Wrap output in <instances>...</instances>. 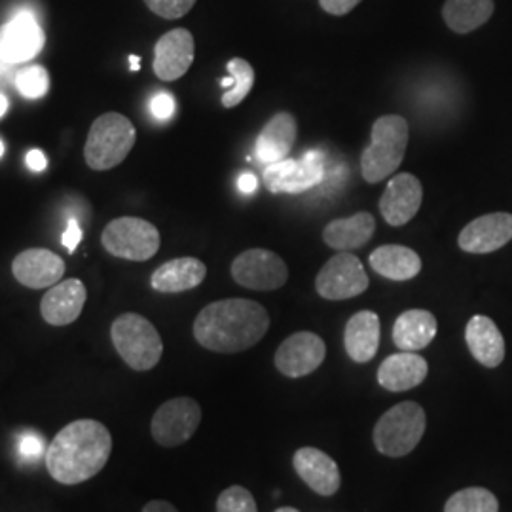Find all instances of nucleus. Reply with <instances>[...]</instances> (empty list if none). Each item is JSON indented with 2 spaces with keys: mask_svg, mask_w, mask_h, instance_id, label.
I'll return each instance as SVG.
<instances>
[{
  "mask_svg": "<svg viewBox=\"0 0 512 512\" xmlns=\"http://www.w3.org/2000/svg\"><path fill=\"white\" fill-rule=\"evenodd\" d=\"M217 512H258L253 494L241 486H230L217 499Z\"/></svg>",
  "mask_w": 512,
  "mask_h": 512,
  "instance_id": "2f4dec72",
  "label": "nucleus"
},
{
  "mask_svg": "<svg viewBox=\"0 0 512 512\" xmlns=\"http://www.w3.org/2000/svg\"><path fill=\"white\" fill-rule=\"evenodd\" d=\"M27 165H29V169L31 171H35V173H40V171H44L46 167H48V158H46V154L42 152V150H31L29 154H27Z\"/></svg>",
  "mask_w": 512,
  "mask_h": 512,
  "instance_id": "4c0bfd02",
  "label": "nucleus"
},
{
  "mask_svg": "<svg viewBox=\"0 0 512 512\" xmlns=\"http://www.w3.org/2000/svg\"><path fill=\"white\" fill-rule=\"evenodd\" d=\"M129 63H131V71H139V69H141V57L131 55V57H129Z\"/></svg>",
  "mask_w": 512,
  "mask_h": 512,
  "instance_id": "79ce46f5",
  "label": "nucleus"
},
{
  "mask_svg": "<svg viewBox=\"0 0 512 512\" xmlns=\"http://www.w3.org/2000/svg\"><path fill=\"white\" fill-rule=\"evenodd\" d=\"M258 186V179L253 173H241L238 179L239 192L243 194H253Z\"/></svg>",
  "mask_w": 512,
  "mask_h": 512,
  "instance_id": "58836bf2",
  "label": "nucleus"
},
{
  "mask_svg": "<svg viewBox=\"0 0 512 512\" xmlns=\"http://www.w3.org/2000/svg\"><path fill=\"white\" fill-rule=\"evenodd\" d=\"M423 202V186L420 179L410 173L395 175L380 200V211L391 226H404L414 219Z\"/></svg>",
  "mask_w": 512,
  "mask_h": 512,
  "instance_id": "dca6fc26",
  "label": "nucleus"
},
{
  "mask_svg": "<svg viewBox=\"0 0 512 512\" xmlns=\"http://www.w3.org/2000/svg\"><path fill=\"white\" fill-rule=\"evenodd\" d=\"M110 338L124 363L137 372L152 370L164 355L160 332L139 313L116 317L110 327Z\"/></svg>",
  "mask_w": 512,
  "mask_h": 512,
  "instance_id": "20e7f679",
  "label": "nucleus"
},
{
  "mask_svg": "<svg viewBox=\"0 0 512 512\" xmlns=\"http://www.w3.org/2000/svg\"><path fill=\"white\" fill-rule=\"evenodd\" d=\"M427 374H429V365L423 357L416 355L414 351H403V353L389 355L380 365L378 382L387 391L403 393L423 384Z\"/></svg>",
  "mask_w": 512,
  "mask_h": 512,
  "instance_id": "aec40b11",
  "label": "nucleus"
},
{
  "mask_svg": "<svg viewBox=\"0 0 512 512\" xmlns=\"http://www.w3.org/2000/svg\"><path fill=\"white\" fill-rule=\"evenodd\" d=\"M205 275H207V266L202 260L183 256L162 264L150 277V285L158 293H184L200 287Z\"/></svg>",
  "mask_w": 512,
  "mask_h": 512,
  "instance_id": "4be33fe9",
  "label": "nucleus"
},
{
  "mask_svg": "<svg viewBox=\"0 0 512 512\" xmlns=\"http://www.w3.org/2000/svg\"><path fill=\"white\" fill-rule=\"evenodd\" d=\"M2 154H4V143L0 141V158H2Z\"/></svg>",
  "mask_w": 512,
  "mask_h": 512,
  "instance_id": "c03bdc74",
  "label": "nucleus"
},
{
  "mask_svg": "<svg viewBox=\"0 0 512 512\" xmlns=\"http://www.w3.org/2000/svg\"><path fill=\"white\" fill-rule=\"evenodd\" d=\"M143 512H179L169 501H162V499H154V501H148L145 505Z\"/></svg>",
  "mask_w": 512,
  "mask_h": 512,
  "instance_id": "ea45409f",
  "label": "nucleus"
},
{
  "mask_svg": "<svg viewBox=\"0 0 512 512\" xmlns=\"http://www.w3.org/2000/svg\"><path fill=\"white\" fill-rule=\"evenodd\" d=\"M361 0H319L321 8L330 16H346Z\"/></svg>",
  "mask_w": 512,
  "mask_h": 512,
  "instance_id": "e433bc0d",
  "label": "nucleus"
},
{
  "mask_svg": "<svg viewBox=\"0 0 512 512\" xmlns=\"http://www.w3.org/2000/svg\"><path fill=\"white\" fill-rule=\"evenodd\" d=\"M275 512H300L293 509V507H281V509H277Z\"/></svg>",
  "mask_w": 512,
  "mask_h": 512,
  "instance_id": "37998d69",
  "label": "nucleus"
},
{
  "mask_svg": "<svg viewBox=\"0 0 512 512\" xmlns=\"http://www.w3.org/2000/svg\"><path fill=\"white\" fill-rule=\"evenodd\" d=\"M12 274L23 287L48 289L65 275V262L48 249H27L14 258Z\"/></svg>",
  "mask_w": 512,
  "mask_h": 512,
  "instance_id": "a211bd4d",
  "label": "nucleus"
},
{
  "mask_svg": "<svg viewBox=\"0 0 512 512\" xmlns=\"http://www.w3.org/2000/svg\"><path fill=\"white\" fill-rule=\"evenodd\" d=\"M196 44L190 31L173 29L154 46V73L162 82H175L194 63Z\"/></svg>",
  "mask_w": 512,
  "mask_h": 512,
  "instance_id": "4468645a",
  "label": "nucleus"
},
{
  "mask_svg": "<svg viewBox=\"0 0 512 512\" xmlns=\"http://www.w3.org/2000/svg\"><path fill=\"white\" fill-rule=\"evenodd\" d=\"M234 281L251 291H275L289 281L285 260L268 249H249L232 262Z\"/></svg>",
  "mask_w": 512,
  "mask_h": 512,
  "instance_id": "9d476101",
  "label": "nucleus"
},
{
  "mask_svg": "<svg viewBox=\"0 0 512 512\" xmlns=\"http://www.w3.org/2000/svg\"><path fill=\"white\" fill-rule=\"evenodd\" d=\"M226 69L232 78V88L226 90V93L222 95V105L226 109H234V107H238L239 103H243L245 97L253 90L255 69L249 61H245L241 57L230 59Z\"/></svg>",
  "mask_w": 512,
  "mask_h": 512,
  "instance_id": "c85d7f7f",
  "label": "nucleus"
},
{
  "mask_svg": "<svg viewBox=\"0 0 512 512\" xmlns=\"http://www.w3.org/2000/svg\"><path fill=\"white\" fill-rule=\"evenodd\" d=\"M370 266L376 274L391 281H408L421 272V258L403 245H384L370 255Z\"/></svg>",
  "mask_w": 512,
  "mask_h": 512,
  "instance_id": "bb28decb",
  "label": "nucleus"
},
{
  "mask_svg": "<svg viewBox=\"0 0 512 512\" xmlns=\"http://www.w3.org/2000/svg\"><path fill=\"white\" fill-rule=\"evenodd\" d=\"M8 107H10L8 97L4 93H0V118H4V114L8 112Z\"/></svg>",
  "mask_w": 512,
  "mask_h": 512,
  "instance_id": "a19ab883",
  "label": "nucleus"
},
{
  "mask_svg": "<svg viewBox=\"0 0 512 512\" xmlns=\"http://www.w3.org/2000/svg\"><path fill=\"white\" fill-rule=\"evenodd\" d=\"M86 300L88 291L80 279L59 281L40 302L42 319L52 327H67L80 317Z\"/></svg>",
  "mask_w": 512,
  "mask_h": 512,
  "instance_id": "f3484780",
  "label": "nucleus"
},
{
  "mask_svg": "<svg viewBox=\"0 0 512 512\" xmlns=\"http://www.w3.org/2000/svg\"><path fill=\"white\" fill-rule=\"evenodd\" d=\"M465 342L471 355L482 366L495 368L505 359V340L494 321L486 315H475L465 329Z\"/></svg>",
  "mask_w": 512,
  "mask_h": 512,
  "instance_id": "5701e85b",
  "label": "nucleus"
},
{
  "mask_svg": "<svg viewBox=\"0 0 512 512\" xmlns=\"http://www.w3.org/2000/svg\"><path fill=\"white\" fill-rule=\"evenodd\" d=\"M437 329L439 323L431 311H404L393 325V342L401 351H420L435 340Z\"/></svg>",
  "mask_w": 512,
  "mask_h": 512,
  "instance_id": "393cba45",
  "label": "nucleus"
},
{
  "mask_svg": "<svg viewBox=\"0 0 512 512\" xmlns=\"http://www.w3.org/2000/svg\"><path fill=\"white\" fill-rule=\"evenodd\" d=\"M444 512H499V501L486 488H465L446 501Z\"/></svg>",
  "mask_w": 512,
  "mask_h": 512,
  "instance_id": "c756f323",
  "label": "nucleus"
},
{
  "mask_svg": "<svg viewBox=\"0 0 512 512\" xmlns=\"http://www.w3.org/2000/svg\"><path fill=\"white\" fill-rule=\"evenodd\" d=\"M137 131L131 120L118 112L101 114L90 128L84 147L86 164L93 171H109L128 158L135 147Z\"/></svg>",
  "mask_w": 512,
  "mask_h": 512,
  "instance_id": "39448f33",
  "label": "nucleus"
},
{
  "mask_svg": "<svg viewBox=\"0 0 512 512\" xmlns=\"http://www.w3.org/2000/svg\"><path fill=\"white\" fill-rule=\"evenodd\" d=\"M410 126L399 114L380 116L372 126V141L363 150L361 171L366 183L376 184L393 175L403 164Z\"/></svg>",
  "mask_w": 512,
  "mask_h": 512,
  "instance_id": "7ed1b4c3",
  "label": "nucleus"
},
{
  "mask_svg": "<svg viewBox=\"0 0 512 512\" xmlns=\"http://www.w3.org/2000/svg\"><path fill=\"white\" fill-rule=\"evenodd\" d=\"M44 44L46 35L37 18L27 10L0 25V61L4 63H27L42 52Z\"/></svg>",
  "mask_w": 512,
  "mask_h": 512,
  "instance_id": "f8f14e48",
  "label": "nucleus"
},
{
  "mask_svg": "<svg viewBox=\"0 0 512 512\" xmlns=\"http://www.w3.org/2000/svg\"><path fill=\"white\" fill-rule=\"evenodd\" d=\"M323 154L319 150H310L302 160H281L266 165L262 173L264 186L272 194H300L323 181Z\"/></svg>",
  "mask_w": 512,
  "mask_h": 512,
  "instance_id": "9b49d317",
  "label": "nucleus"
},
{
  "mask_svg": "<svg viewBox=\"0 0 512 512\" xmlns=\"http://www.w3.org/2000/svg\"><path fill=\"white\" fill-rule=\"evenodd\" d=\"M294 471L315 494L330 497L340 490L342 476L338 463L317 448H300L293 458Z\"/></svg>",
  "mask_w": 512,
  "mask_h": 512,
  "instance_id": "6ab92c4d",
  "label": "nucleus"
},
{
  "mask_svg": "<svg viewBox=\"0 0 512 512\" xmlns=\"http://www.w3.org/2000/svg\"><path fill=\"white\" fill-rule=\"evenodd\" d=\"M14 86L23 97L40 99L50 90V74L40 65H31L16 73Z\"/></svg>",
  "mask_w": 512,
  "mask_h": 512,
  "instance_id": "7c9ffc66",
  "label": "nucleus"
},
{
  "mask_svg": "<svg viewBox=\"0 0 512 512\" xmlns=\"http://www.w3.org/2000/svg\"><path fill=\"white\" fill-rule=\"evenodd\" d=\"M150 12L164 19H179L186 16L196 0H145Z\"/></svg>",
  "mask_w": 512,
  "mask_h": 512,
  "instance_id": "473e14b6",
  "label": "nucleus"
},
{
  "mask_svg": "<svg viewBox=\"0 0 512 512\" xmlns=\"http://www.w3.org/2000/svg\"><path fill=\"white\" fill-rule=\"evenodd\" d=\"M376 232V220L370 213H357L348 219L329 222L323 230L325 243L336 251H353L366 245Z\"/></svg>",
  "mask_w": 512,
  "mask_h": 512,
  "instance_id": "a878e982",
  "label": "nucleus"
},
{
  "mask_svg": "<svg viewBox=\"0 0 512 512\" xmlns=\"http://www.w3.org/2000/svg\"><path fill=\"white\" fill-rule=\"evenodd\" d=\"M270 329V315L255 300L228 298L205 306L194 321L196 342L215 353L256 346Z\"/></svg>",
  "mask_w": 512,
  "mask_h": 512,
  "instance_id": "f03ea898",
  "label": "nucleus"
},
{
  "mask_svg": "<svg viewBox=\"0 0 512 512\" xmlns=\"http://www.w3.org/2000/svg\"><path fill=\"white\" fill-rule=\"evenodd\" d=\"M202 423V406L190 397H177L162 404L150 423V433L164 448H177L194 437Z\"/></svg>",
  "mask_w": 512,
  "mask_h": 512,
  "instance_id": "6e6552de",
  "label": "nucleus"
},
{
  "mask_svg": "<svg viewBox=\"0 0 512 512\" xmlns=\"http://www.w3.org/2000/svg\"><path fill=\"white\" fill-rule=\"evenodd\" d=\"M101 243L112 256L133 262H145L158 253L160 232L148 220L122 217L110 220L105 226Z\"/></svg>",
  "mask_w": 512,
  "mask_h": 512,
  "instance_id": "0eeeda50",
  "label": "nucleus"
},
{
  "mask_svg": "<svg viewBox=\"0 0 512 512\" xmlns=\"http://www.w3.org/2000/svg\"><path fill=\"white\" fill-rule=\"evenodd\" d=\"M492 14L494 0H446L442 8L446 25L458 35H467L482 27Z\"/></svg>",
  "mask_w": 512,
  "mask_h": 512,
  "instance_id": "cd10ccee",
  "label": "nucleus"
},
{
  "mask_svg": "<svg viewBox=\"0 0 512 512\" xmlns=\"http://www.w3.org/2000/svg\"><path fill=\"white\" fill-rule=\"evenodd\" d=\"M425 427L427 418L420 404L412 401L397 404L376 423L372 433L374 446L387 458H404L420 444Z\"/></svg>",
  "mask_w": 512,
  "mask_h": 512,
  "instance_id": "423d86ee",
  "label": "nucleus"
},
{
  "mask_svg": "<svg viewBox=\"0 0 512 512\" xmlns=\"http://www.w3.org/2000/svg\"><path fill=\"white\" fill-rule=\"evenodd\" d=\"M327 346L313 332H296L275 351V366L287 378H302L323 365Z\"/></svg>",
  "mask_w": 512,
  "mask_h": 512,
  "instance_id": "ddd939ff",
  "label": "nucleus"
},
{
  "mask_svg": "<svg viewBox=\"0 0 512 512\" xmlns=\"http://www.w3.org/2000/svg\"><path fill=\"white\" fill-rule=\"evenodd\" d=\"M298 126L293 114L277 112L268 120L256 139V156L262 164L270 165L285 160L294 147Z\"/></svg>",
  "mask_w": 512,
  "mask_h": 512,
  "instance_id": "412c9836",
  "label": "nucleus"
},
{
  "mask_svg": "<svg viewBox=\"0 0 512 512\" xmlns=\"http://www.w3.org/2000/svg\"><path fill=\"white\" fill-rule=\"evenodd\" d=\"M344 346L351 361L368 363L380 348V317L374 311L355 313L346 325Z\"/></svg>",
  "mask_w": 512,
  "mask_h": 512,
  "instance_id": "b1692460",
  "label": "nucleus"
},
{
  "mask_svg": "<svg viewBox=\"0 0 512 512\" xmlns=\"http://www.w3.org/2000/svg\"><path fill=\"white\" fill-rule=\"evenodd\" d=\"M150 112L156 120H169L175 114V99L167 92L156 93L150 101Z\"/></svg>",
  "mask_w": 512,
  "mask_h": 512,
  "instance_id": "f704fd0d",
  "label": "nucleus"
},
{
  "mask_svg": "<svg viewBox=\"0 0 512 512\" xmlns=\"http://www.w3.org/2000/svg\"><path fill=\"white\" fill-rule=\"evenodd\" d=\"M46 442L40 435L29 431L18 440V456L27 463H38L40 459L46 458Z\"/></svg>",
  "mask_w": 512,
  "mask_h": 512,
  "instance_id": "72a5a7b5",
  "label": "nucleus"
},
{
  "mask_svg": "<svg viewBox=\"0 0 512 512\" xmlns=\"http://www.w3.org/2000/svg\"><path fill=\"white\" fill-rule=\"evenodd\" d=\"M370 281L363 262L348 251L332 256L315 279V289L325 300H348L365 293Z\"/></svg>",
  "mask_w": 512,
  "mask_h": 512,
  "instance_id": "1a4fd4ad",
  "label": "nucleus"
},
{
  "mask_svg": "<svg viewBox=\"0 0 512 512\" xmlns=\"http://www.w3.org/2000/svg\"><path fill=\"white\" fill-rule=\"evenodd\" d=\"M82 238H84V234H82V228H80L78 220L69 219V224H67L65 232H63V236H61V243H63V247H65L69 253H74V251L78 249V245H80Z\"/></svg>",
  "mask_w": 512,
  "mask_h": 512,
  "instance_id": "c9c22d12",
  "label": "nucleus"
},
{
  "mask_svg": "<svg viewBox=\"0 0 512 512\" xmlns=\"http://www.w3.org/2000/svg\"><path fill=\"white\" fill-rule=\"evenodd\" d=\"M112 452L110 431L95 420L65 425L46 450V469L55 482L74 486L103 471Z\"/></svg>",
  "mask_w": 512,
  "mask_h": 512,
  "instance_id": "f257e3e1",
  "label": "nucleus"
},
{
  "mask_svg": "<svg viewBox=\"0 0 512 512\" xmlns=\"http://www.w3.org/2000/svg\"><path fill=\"white\" fill-rule=\"evenodd\" d=\"M512 239L511 213H492L471 220L459 234V247L465 253L488 255L505 247Z\"/></svg>",
  "mask_w": 512,
  "mask_h": 512,
  "instance_id": "2eb2a0df",
  "label": "nucleus"
}]
</instances>
